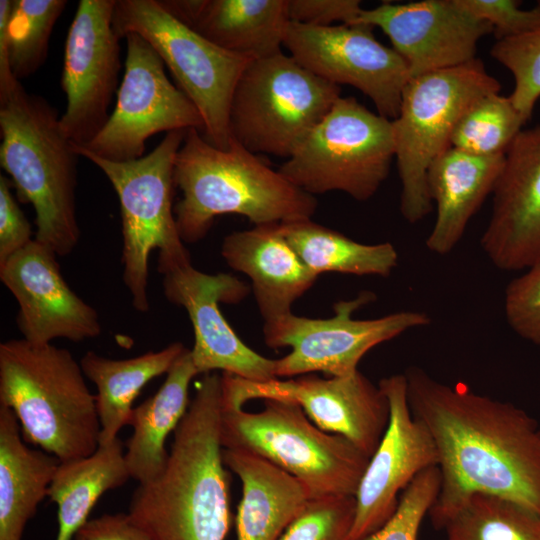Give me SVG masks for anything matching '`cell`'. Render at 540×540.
Wrapping results in <instances>:
<instances>
[{
	"label": "cell",
	"mask_w": 540,
	"mask_h": 540,
	"mask_svg": "<svg viewBox=\"0 0 540 540\" xmlns=\"http://www.w3.org/2000/svg\"><path fill=\"white\" fill-rule=\"evenodd\" d=\"M299 64L335 85H349L374 104L381 116L394 120L408 67L392 48L379 42L363 24L317 27L289 22L283 41Z\"/></svg>",
	"instance_id": "9a60e30c"
},
{
	"label": "cell",
	"mask_w": 540,
	"mask_h": 540,
	"mask_svg": "<svg viewBox=\"0 0 540 540\" xmlns=\"http://www.w3.org/2000/svg\"><path fill=\"white\" fill-rule=\"evenodd\" d=\"M281 229L300 259L318 276L337 272L388 277L398 265V252L390 242H356L311 219L281 224Z\"/></svg>",
	"instance_id": "f546056e"
},
{
	"label": "cell",
	"mask_w": 540,
	"mask_h": 540,
	"mask_svg": "<svg viewBox=\"0 0 540 540\" xmlns=\"http://www.w3.org/2000/svg\"><path fill=\"white\" fill-rule=\"evenodd\" d=\"M56 256L34 239L0 266V279L19 306L16 323L23 339L48 344L98 337L97 311L71 290Z\"/></svg>",
	"instance_id": "ffe728a7"
},
{
	"label": "cell",
	"mask_w": 540,
	"mask_h": 540,
	"mask_svg": "<svg viewBox=\"0 0 540 540\" xmlns=\"http://www.w3.org/2000/svg\"><path fill=\"white\" fill-rule=\"evenodd\" d=\"M480 245L498 269L540 261V123L521 130L505 152Z\"/></svg>",
	"instance_id": "44dd1931"
},
{
	"label": "cell",
	"mask_w": 540,
	"mask_h": 540,
	"mask_svg": "<svg viewBox=\"0 0 540 540\" xmlns=\"http://www.w3.org/2000/svg\"><path fill=\"white\" fill-rule=\"evenodd\" d=\"M442 530L444 540H540V514L505 498L474 493Z\"/></svg>",
	"instance_id": "4dcf8cb0"
},
{
	"label": "cell",
	"mask_w": 540,
	"mask_h": 540,
	"mask_svg": "<svg viewBox=\"0 0 540 540\" xmlns=\"http://www.w3.org/2000/svg\"><path fill=\"white\" fill-rule=\"evenodd\" d=\"M394 158L392 120L354 97H339L278 170L313 196L341 191L366 201L388 177Z\"/></svg>",
	"instance_id": "8fae6325"
},
{
	"label": "cell",
	"mask_w": 540,
	"mask_h": 540,
	"mask_svg": "<svg viewBox=\"0 0 540 540\" xmlns=\"http://www.w3.org/2000/svg\"><path fill=\"white\" fill-rule=\"evenodd\" d=\"M174 182L182 192L174 213L183 242L203 239L216 217L237 214L254 226L311 219L318 202L232 139L219 149L188 129L176 155Z\"/></svg>",
	"instance_id": "3957f363"
},
{
	"label": "cell",
	"mask_w": 540,
	"mask_h": 540,
	"mask_svg": "<svg viewBox=\"0 0 540 540\" xmlns=\"http://www.w3.org/2000/svg\"><path fill=\"white\" fill-rule=\"evenodd\" d=\"M66 0H12L7 25L10 66L21 81L45 62L49 40Z\"/></svg>",
	"instance_id": "d6a6232c"
},
{
	"label": "cell",
	"mask_w": 540,
	"mask_h": 540,
	"mask_svg": "<svg viewBox=\"0 0 540 540\" xmlns=\"http://www.w3.org/2000/svg\"><path fill=\"white\" fill-rule=\"evenodd\" d=\"M504 312L518 336L540 346V261L508 283Z\"/></svg>",
	"instance_id": "8d00e7d4"
},
{
	"label": "cell",
	"mask_w": 540,
	"mask_h": 540,
	"mask_svg": "<svg viewBox=\"0 0 540 540\" xmlns=\"http://www.w3.org/2000/svg\"><path fill=\"white\" fill-rule=\"evenodd\" d=\"M474 16L490 23L496 40L519 36L540 27V1L521 9L516 0H457Z\"/></svg>",
	"instance_id": "74e56055"
},
{
	"label": "cell",
	"mask_w": 540,
	"mask_h": 540,
	"mask_svg": "<svg viewBox=\"0 0 540 540\" xmlns=\"http://www.w3.org/2000/svg\"><path fill=\"white\" fill-rule=\"evenodd\" d=\"M375 300L370 291L334 305L329 318H308L292 312L264 321L265 344L273 349L290 347L275 359L276 378H292L314 372L330 377L358 371L363 356L373 347L404 332L430 324L428 314L415 310L397 311L375 319H355L354 313Z\"/></svg>",
	"instance_id": "7c38bea8"
},
{
	"label": "cell",
	"mask_w": 540,
	"mask_h": 540,
	"mask_svg": "<svg viewBox=\"0 0 540 540\" xmlns=\"http://www.w3.org/2000/svg\"><path fill=\"white\" fill-rule=\"evenodd\" d=\"M355 511V496L310 499L278 540H348Z\"/></svg>",
	"instance_id": "e575fe53"
},
{
	"label": "cell",
	"mask_w": 540,
	"mask_h": 540,
	"mask_svg": "<svg viewBox=\"0 0 540 540\" xmlns=\"http://www.w3.org/2000/svg\"><path fill=\"white\" fill-rule=\"evenodd\" d=\"M125 71L114 110L101 131L77 154L88 153L113 162L143 157L145 142L160 132L188 130L203 133L202 117L190 99L165 73L154 48L140 35L125 36Z\"/></svg>",
	"instance_id": "4fadbf2b"
},
{
	"label": "cell",
	"mask_w": 540,
	"mask_h": 540,
	"mask_svg": "<svg viewBox=\"0 0 540 540\" xmlns=\"http://www.w3.org/2000/svg\"><path fill=\"white\" fill-rule=\"evenodd\" d=\"M504 156H477L450 147L431 163L426 182L436 218L426 239L429 251L443 256L457 246L470 219L492 195Z\"/></svg>",
	"instance_id": "cb8c5ba5"
},
{
	"label": "cell",
	"mask_w": 540,
	"mask_h": 540,
	"mask_svg": "<svg viewBox=\"0 0 540 540\" xmlns=\"http://www.w3.org/2000/svg\"><path fill=\"white\" fill-rule=\"evenodd\" d=\"M11 181L0 175V266L32 240V229L11 192Z\"/></svg>",
	"instance_id": "f35d334b"
},
{
	"label": "cell",
	"mask_w": 540,
	"mask_h": 540,
	"mask_svg": "<svg viewBox=\"0 0 540 540\" xmlns=\"http://www.w3.org/2000/svg\"><path fill=\"white\" fill-rule=\"evenodd\" d=\"M176 18L217 46L249 57L282 52L290 22L287 0H165Z\"/></svg>",
	"instance_id": "603a6c76"
},
{
	"label": "cell",
	"mask_w": 540,
	"mask_h": 540,
	"mask_svg": "<svg viewBox=\"0 0 540 540\" xmlns=\"http://www.w3.org/2000/svg\"><path fill=\"white\" fill-rule=\"evenodd\" d=\"M71 352L25 339L0 344V405L13 411L25 442L60 462L99 446L96 396Z\"/></svg>",
	"instance_id": "5b68a950"
},
{
	"label": "cell",
	"mask_w": 540,
	"mask_h": 540,
	"mask_svg": "<svg viewBox=\"0 0 540 540\" xmlns=\"http://www.w3.org/2000/svg\"><path fill=\"white\" fill-rule=\"evenodd\" d=\"M362 9L358 0H287L290 22L317 27L352 24Z\"/></svg>",
	"instance_id": "ab89813d"
},
{
	"label": "cell",
	"mask_w": 540,
	"mask_h": 540,
	"mask_svg": "<svg viewBox=\"0 0 540 540\" xmlns=\"http://www.w3.org/2000/svg\"><path fill=\"white\" fill-rule=\"evenodd\" d=\"M129 478L123 443L118 437L100 444L90 456L60 462L47 494L58 508L55 540H73L99 498Z\"/></svg>",
	"instance_id": "f1b7e54d"
},
{
	"label": "cell",
	"mask_w": 540,
	"mask_h": 540,
	"mask_svg": "<svg viewBox=\"0 0 540 540\" xmlns=\"http://www.w3.org/2000/svg\"><path fill=\"white\" fill-rule=\"evenodd\" d=\"M352 24L380 28L405 61L409 78L474 60L480 39L493 32L457 0L383 2L362 9Z\"/></svg>",
	"instance_id": "d6986e66"
},
{
	"label": "cell",
	"mask_w": 540,
	"mask_h": 540,
	"mask_svg": "<svg viewBox=\"0 0 540 540\" xmlns=\"http://www.w3.org/2000/svg\"><path fill=\"white\" fill-rule=\"evenodd\" d=\"M187 130L165 134L146 156L113 162L79 153L96 165L112 184L121 209L123 282L135 310H150L149 257L159 251L158 270L164 274L191 263L179 235L172 205L176 155Z\"/></svg>",
	"instance_id": "8992f818"
},
{
	"label": "cell",
	"mask_w": 540,
	"mask_h": 540,
	"mask_svg": "<svg viewBox=\"0 0 540 540\" xmlns=\"http://www.w3.org/2000/svg\"><path fill=\"white\" fill-rule=\"evenodd\" d=\"M191 350L186 349L167 372L159 390L133 408L128 425L133 434L126 444L125 460L132 479L146 484L165 469L169 452L165 442L189 407V385L198 375Z\"/></svg>",
	"instance_id": "484cf974"
},
{
	"label": "cell",
	"mask_w": 540,
	"mask_h": 540,
	"mask_svg": "<svg viewBox=\"0 0 540 540\" xmlns=\"http://www.w3.org/2000/svg\"><path fill=\"white\" fill-rule=\"evenodd\" d=\"M341 97V88L280 52L253 60L233 93L232 139L253 154L288 159Z\"/></svg>",
	"instance_id": "30bf717a"
},
{
	"label": "cell",
	"mask_w": 540,
	"mask_h": 540,
	"mask_svg": "<svg viewBox=\"0 0 540 540\" xmlns=\"http://www.w3.org/2000/svg\"><path fill=\"white\" fill-rule=\"evenodd\" d=\"M413 415L438 452L441 484L429 512L436 529L474 493L498 496L540 514V426L523 409L440 382L411 366L404 373Z\"/></svg>",
	"instance_id": "6da1fadb"
},
{
	"label": "cell",
	"mask_w": 540,
	"mask_h": 540,
	"mask_svg": "<svg viewBox=\"0 0 540 540\" xmlns=\"http://www.w3.org/2000/svg\"><path fill=\"white\" fill-rule=\"evenodd\" d=\"M490 54L513 75L514 88L509 98L527 122L540 98V27L496 40Z\"/></svg>",
	"instance_id": "836d02e7"
},
{
	"label": "cell",
	"mask_w": 540,
	"mask_h": 540,
	"mask_svg": "<svg viewBox=\"0 0 540 540\" xmlns=\"http://www.w3.org/2000/svg\"><path fill=\"white\" fill-rule=\"evenodd\" d=\"M73 540H149L128 513L104 514L89 519Z\"/></svg>",
	"instance_id": "60d3db41"
},
{
	"label": "cell",
	"mask_w": 540,
	"mask_h": 540,
	"mask_svg": "<svg viewBox=\"0 0 540 540\" xmlns=\"http://www.w3.org/2000/svg\"><path fill=\"white\" fill-rule=\"evenodd\" d=\"M221 411V375L206 373L174 431L164 471L133 493L128 514L149 540H225L231 510Z\"/></svg>",
	"instance_id": "7a4b0ae2"
},
{
	"label": "cell",
	"mask_w": 540,
	"mask_h": 540,
	"mask_svg": "<svg viewBox=\"0 0 540 540\" xmlns=\"http://www.w3.org/2000/svg\"><path fill=\"white\" fill-rule=\"evenodd\" d=\"M60 461L25 445L17 417L0 405V540H22Z\"/></svg>",
	"instance_id": "4316f807"
},
{
	"label": "cell",
	"mask_w": 540,
	"mask_h": 540,
	"mask_svg": "<svg viewBox=\"0 0 540 540\" xmlns=\"http://www.w3.org/2000/svg\"><path fill=\"white\" fill-rule=\"evenodd\" d=\"M112 24L120 39L136 33L154 48L178 88L199 111L205 139L219 149H228L233 93L253 59L212 43L159 0H116Z\"/></svg>",
	"instance_id": "9c48e42d"
},
{
	"label": "cell",
	"mask_w": 540,
	"mask_h": 540,
	"mask_svg": "<svg viewBox=\"0 0 540 540\" xmlns=\"http://www.w3.org/2000/svg\"><path fill=\"white\" fill-rule=\"evenodd\" d=\"M221 255L231 268L250 279L264 321L291 313L292 305L319 277L286 241L281 224L254 226L227 235Z\"/></svg>",
	"instance_id": "7402d4cb"
},
{
	"label": "cell",
	"mask_w": 540,
	"mask_h": 540,
	"mask_svg": "<svg viewBox=\"0 0 540 540\" xmlns=\"http://www.w3.org/2000/svg\"><path fill=\"white\" fill-rule=\"evenodd\" d=\"M222 407L243 408L254 399H277L300 406L320 429L351 441L369 458L389 422L388 400L359 370L339 377L305 374L256 382L221 374Z\"/></svg>",
	"instance_id": "5bb4252c"
},
{
	"label": "cell",
	"mask_w": 540,
	"mask_h": 540,
	"mask_svg": "<svg viewBox=\"0 0 540 540\" xmlns=\"http://www.w3.org/2000/svg\"><path fill=\"white\" fill-rule=\"evenodd\" d=\"M499 81L480 59L411 77L392 120L395 159L401 181L400 211L415 224L432 210L427 191L431 163L450 148L452 133L463 114L480 98L499 93Z\"/></svg>",
	"instance_id": "ba28073f"
},
{
	"label": "cell",
	"mask_w": 540,
	"mask_h": 540,
	"mask_svg": "<svg viewBox=\"0 0 540 540\" xmlns=\"http://www.w3.org/2000/svg\"><path fill=\"white\" fill-rule=\"evenodd\" d=\"M163 275L167 300L183 307L192 323L193 363L199 374L217 370L246 380L275 379V359L266 358L248 347L223 316L219 304L242 301L249 287L232 274H208L191 263Z\"/></svg>",
	"instance_id": "ac0fdd59"
},
{
	"label": "cell",
	"mask_w": 540,
	"mask_h": 540,
	"mask_svg": "<svg viewBox=\"0 0 540 540\" xmlns=\"http://www.w3.org/2000/svg\"><path fill=\"white\" fill-rule=\"evenodd\" d=\"M440 484L438 466L422 471L402 492L394 514L365 540H417L421 523L437 498Z\"/></svg>",
	"instance_id": "d590c367"
},
{
	"label": "cell",
	"mask_w": 540,
	"mask_h": 540,
	"mask_svg": "<svg viewBox=\"0 0 540 540\" xmlns=\"http://www.w3.org/2000/svg\"><path fill=\"white\" fill-rule=\"evenodd\" d=\"M378 386L388 400L389 422L355 494L356 511L348 540H365L381 528L396 511L399 493L439 461L433 437L411 411L405 374L383 378Z\"/></svg>",
	"instance_id": "e0dca14e"
},
{
	"label": "cell",
	"mask_w": 540,
	"mask_h": 540,
	"mask_svg": "<svg viewBox=\"0 0 540 540\" xmlns=\"http://www.w3.org/2000/svg\"><path fill=\"white\" fill-rule=\"evenodd\" d=\"M525 123L509 96L488 94L460 118L450 147L477 156L505 154Z\"/></svg>",
	"instance_id": "1f68e13d"
},
{
	"label": "cell",
	"mask_w": 540,
	"mask_h": 540,
	"mask_svg": "<svg viewBox=\"0 0 540 540\" xmlns=\"http://www.w3.org/2000/svg\"><path fill=\"white\" fill-rule=\"evenodd\" d=\"M116 0H80L69 27L61 87L66 107L60 127L76 146L105 126L121 68L120 38L112 19ZM118 91V90H117Z\"/></svg>",
	"instance_id": "2e32d148"
},
{
	"label": "cell",
	"mask_w": 540,
	"mask_h": 540,
	"mask_svg": "<svg viewBox=\"0 0 540 540\" xmlns=\"http://www.w3.org/2000/svg\"><path fill=\"white\" fill-rule=\"evenodd\" d=\"M263 402L258 412L222 407V447L267 459L297 478L311 499L355 496L369 457L345 437L320 429L297 404Z\"/></svg>",
	"instance_id": "52a82bcc"
},
{
	"label": "cell",
	"mask_w": 540,
	"mask_h": 540,
	"mask_svg": "<svg viewBox=\"0 0 540 540\" xmlns=\"http://www.w3.org/2000/svg\"><path fill=\"white\" fill-rule=\"evenodd\" d=\"M187 348L174 342L159 351H149L128 359H111L94 351L80 360L84 375L97 389L96 406L101 425L100 444L115 440L128 425L133 402L153 378L167 374Z\"/></svg>",
	"instance_id": "83f0119b"
},
{
	"label": "cell",
	"mask_w": 540,
	"mask_h": 540,
	"mask_svg": "<svg viewBox=\"0 0 540 540\" xmlns=\"http://www.w3.org/2000/svg\"><path fill=\"white\" fill-rule=\"evenodd\" d=\"M222 455L242 483L236 540H278L311 499L306 487L255 453L223 448Z\"/></svg>",
	"instance_id": "d4e9b609"
},
{
	"label": "cell",
	"mask_w": 540,
	"mask_h": 540,
	"mask_svg": "<svg viewBox=\"0 0 540 540\" xmlns=\"http://www.w3.org/2000/svg\"><path fill=\"white\" fill-rule=\"evenodd\" d=\"M0 165L18 199L33 206L35 240L57 256L78 245L76 212L79 155L63 134L58 112L19 82L0 101Z\"/></svg>",
	"instance_id": "277c9868"
},
{
	"label": "cell",
	"mask_w": 540,
	"mask_h": 540,
	"mask_svg": "<svg viewBox=\"0 0 540 540\" xmlns=\"http://www.w3.org/2000/svg\"><path fill=\"white\" fill-rule=\"evenodd\" d=\"M12 0H0V101L5 99L20 82L11 70L7 25Z\"/></svg>",
	"instance_id": "b9f144b4"
}]
</instances>
